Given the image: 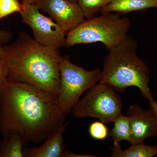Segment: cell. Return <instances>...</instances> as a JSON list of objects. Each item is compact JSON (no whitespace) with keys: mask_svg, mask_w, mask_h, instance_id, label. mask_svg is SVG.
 I'll use <instances>...</instances> for the list:
<instances>
[{"mask_svg":"<svg viewBox=\"0 0 157 157\" xmlns=\"http://www.w3.org/2000/svg\"><path fill=\"white\" fill-rule=\"evenodd\" d=\"M56 96L32 85L7 79L0 87V132L39 144L65 123Z\"/></svg>","mask_w":157,"mask_h":157,"instance_id":"obj_1","label":"cell"},{"mask_svg":"<svg viewBox=\"0 0 157 157\" xmlns=\"http://www.w3.org/2000/svg\"><path fill=\"white\" fill-rule=\"evenodd\" d=\"M4 47L2 59L8 79L32 85L56 96L62 57L59 48L41 45L25 32H20L14 43Z\"/></svg>","mask_w":157,"mask_h":157,"instance_id":"obj_2","label":"cell"},{"mask_svg":"<svg viewBox=\"0 0 157 157\" xmlns=\"http://www.w3.org/2000/svg\"><path fill=\"white\" fill-rule=\"evenodd\" d=\"M138 46L136 39L128 35L109 50L104 59L99 82L108 83L122 93L128 88L135 86L140 90L144 98L149 100L153 98L149 88L150 71L137 56Z\"/></svg>","mask_w":157,"mask_h":157,"instance_id":"obj_3","label":"cell"},{"mask_svg":"<svg viewBox=\"0 0 157 157\" xmlns=\"http://www.w3.org/2000/svg\"><path fill=\"white\" fill-rule=\"evenodd\" d=\"M131 26L128 17H121L115 12L103 13L85 19L67 33L66 47L101 42L109 50L123 41Z\"/></svg>","mask_w":157,"mask_h":157,"instance_id":"obj_4","label":"cell"},{"mask_svg":"<svg viewBox=\"0 0 157 157\" xmlns=\"http://www.w3.org/2000/svg\"><path fill=\"white\" fill-rule=\"evenodd\" d=\"M59 87L57 104L65 116L72 111L83 93L97 84L101 78L98 68L88 71L74 64L68 56H62L59 64Z\"/></svg>","mask_w":157,"mask_h":157,"instance_id":"obj_5","label":"cell"},{"mask_svg":"<svg viewBox=\"0 0 157 157\" xmlns=\"http://www.w3.org/2000/svg\"><path fill=\"white\" fill-rule=\"evenodd\" d=\"M110 85L99 82L88 90L72 109L77 118L94 117L106 124L113 122L122 114V101Z\"/></svg>","mask_w":157,"mask_h":157,"instance_id":"obj_6","label":"cell"},{"mask_svg":"<svg viewBox=\"0 0 157 157\" xmlns=\"http://www.w3.org/2000/svg\"><path fill=\"white\" fill-rule=\"evenodd\" d=\"M40 11L36 4L25 3L22 4L19 13L22 22L33 30L34 39L39 44L47 47L59 49L66 46L67 33Z\"/></svg>","mask_w":157,"mask_h":157,"instance_id":"obj_7","label":"cell"},{"mask_svg":"<svg viewBox=\"0 0 157 157\" xmlns=\"http://www.w3.org/2000/svg\"><path fill=\"white\" fill-rule=\"evenodd\" d=\"M35 4L39 10L49 14L67 33L86 19L77 2L70 0H36Z\"/></svg>","mask_w":157,"mask_h":157,"instance_id":"obj_8","label":"cell"},{"mask_svg":"<svg viewBox=\"0 0 157 157\" xmlns=\"http://www.w3.org/2000/svg\"><path fill=\"white\" fill-rule=\"evenodd\" d=\"M127 114L130 119L131 144L143 143L148 137H157V117L151 108L146 110L138 105H132Z\"/></svg>","mask_w":157,"mask_h":157,"instance_id":"obj_9","label":"cell"},{"mask_svg":"<svg viewBox=\"0 0 157 157\" xmlns=\"http://www.w3.org/2000/svg\"><path fill=\"white\" fill-rule=\"evenodd\" d=\"M68 124L64 123L55 130L42 145L33 147H24V157H62L65 148L63 134Z\"/></svg>","mask_w":157,"mask_h":157,"instance_id":"obj_10","label":"cell"},{"mask_svg":"<svg viewBox=\"0 0 157 157\" xmlns=\"http://www.w3.org/2000/svg\"><path fill=\"white\" fill-rule=\"evenodd\" d=\"M152 8H157V0H114L101 13L115 12L120 14H125L145 11Z\"/></svg>","mask_w":157,"mask_h":157,"instance_id":"obj_11","label":"cell"},{"mask_svg":"<svg viewBox=\"0 0 157 157\" xmlns=\"http://www.w3.org/2000/svg\"><path fill=\"white\" fill-rule=\"evenodd\" d=\"M112 157H152L157 155V145H146L143 143L131 144L129 148L123 150L120 144L111 147Z\"/></svg>","mask_w":157,"mask_h":157,"instance_id":"obj_12","label":"cell"},{"mask_svg":"<svg viewBox=\"0 0 157 157\" xmlns=\"http://www.w3.org/2000/svg\"><path fill=\"white\" fill-rule=\"evenodd\" d=\"M25 142L21 136L13 134L0 141V157H24Z\"/></svg>","mask_w":157,"mask_h":157,"instance_id":"obj_13","label":"cell"},{"mask_svg":"<svg viewBox=\"0 0 157 157\" xmlns=\"http://www.w3.org/2000/svg\"><path fill=\"white\" fill-rule=\"evenodd\" d=\"M113 122L114 126L109 132V135L112 137L114 145L119 144L122 140H127L131 143L132 134L128 117L121 114Z\"/></svg>","mask_w":157,"mask_h":157,"instance_id":"obj_14","label":"cell"},{"mask_svg":"<svg viewBox=\"0 0 157 157\" xmlns=\"http://www.w3.org/2000/svg\"><path fill=\"white\" fill-rule=\"evenodd\" d=\"M114 0H78L77 3L83 12L85 17L89 19L102 10Z\"/></svg>","mask_w":157,"mask_h":157,"instance_id":"obj_15","label":"cell"},{"mask_svg":"<svg viewBox=\"0 0 157 157\" xmlns=\"http://www.w3.org/2000/svg\"><path fill=\"white\" fill-rule=\"evenodd\" d=\"M88 132L92 138L98 140H105L109 134V129L106 124L101 121H96L90 124Z\"/></svg>","mask_w":157,"mask_h":157,"instance_id":"obj_16","label":"cell"},{"mask_svg":"<svg viewBox=\"0 0 157 157\" xmlns=\"http://www.w3.org/2000/svg\"><path fill=\"white\" fill-rule=\"evenodd\" d=\"M21 7L19 0H0V21L15 12L20 13Z\"/></svg>","mask_w":157,"mask_h":157,"instance_id":"obj_17","label":"cell"},{"mask_svg":"<svg viewBox=\"0 0 157 157\" xmlns=\"http://www.w3.org/2000/svg\"><path fill=\"white\" fill-rule=\"evenodd\" d=\"M8 79V70L5 61L0 58V87Z\"/></svg>","mask_w":157,"mask_h":157,"instance_id":"obj_18","label":"cell"},{"mask_svg":"<svg viewBox=\"0 0 157 157\" xmlns=\"http://www.w3.org/2000/svg\"><path fill=\"white\" fill-rule=\"evenodd\" d=\"M12 38V34L9 31L3 30L0 29V43L2 44L9 42Z\"/></svg>","mask_w":157,"mask_h":157,"instance_id":"obj_19","label":"cell"},{"mask_svg":"<svg viewBox=\"0 0 157 157\" xmlns=\"http://www.w3.org/2000/svg\"><path fill=\"white\" fill-rule=\"evenodd\" d=\"M96 157L95 156H92L90 155H78L73 153L71 152L68 151H64L62 157Z\"/></svg>","mask_w":157,"mask_h":157,"instance_id":"obj_20","label":"cell"},{"mask_svg":"<svg viewBox=\"0 0 157 157\" xmlns=\"http://www.w3.org/2000/svg\"><path fill=\"white\" fill-rule=\"evenodd\" d=\"M149 101L150 104V108L152 109L154 111L155 114L156 116L157 117V102L155 101L154 100V98H151V99L149 100Z\"/></svg>","mask_w":157,"mask_h":157,"instance_id":"obj_21","label":"cell"},{"mask_svg":"<svg viewBox=\"0 0 157 157\" xmlns=\"http://www.w3.org/2000/svg\"><path fill=\"white\" fill-rule=\"evenodd\" d=\"M4 54V47L2 44L0 43V58H2Z\"/></svg>","mask_w":157,"mask_h":157,"instance_id":"obj_22","label":"cell"},{"mask_svg":"<svg viewBox=\"0 0 157 157\" xmlns=\"http://www.w3.org/2000/svg\"><path fill=\"white\" fill-rule=\"evenodd\" d=\"M36 0H23L21 2L22 4H25V3H30V4H35Z\"/></svg>","mask_w":157,"mask_h":157,"instance_id":"obj_23","label":"cell"},{"mask_svg":"<svg viewBox=\"0 0 157 157\" xmlns=\"http://www.w3.org/2000/svg\"><path fill=\"white\" fill-rule=\"evenodd\" d=\"M70 1H74V2H78V0H70Z\"/></svg>","mask_w":157,"mask_h":157,"instance_id":"obj_24","label":"cell"},{"mask_svg":"<svg viewBox=\"0 0 157 157\" xmlns=\"http://www.w3.org/2000/svg\"><path fill=\"white\" fill-rule=\"evenodd\" d=\"M21 1H22H22H23V0H21Z\"/></svg>","mask_w":157,"mask_h":157,"instance_id":"obj_25","label":"cell"}]
</instances>
